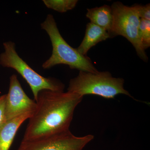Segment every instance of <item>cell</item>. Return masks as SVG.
Segmentation results:
<instances>
[{
    "instance_id": "1",
    "label": "cell",
    "mask_w": 150,
    "mask_h": 150,
    "mask_svg": "<svg viewBox=\"0 0 150 150\" xmlns=\"http://www.w3.org/2000/svg\"><path fill=\"white\" fill-rule=\"evenodd\" d=\"M83 98L69 91H40L23 140L34 139L69 130L75 108Z\"/></svg>"
},
{
    "instance_id": "2",
    "label": "cell",
    "mask_w": 150,
    "mask_h": 150,
    "mask_svg": "<svg viewBox=\"0 0 150 150\" xmlns=\"http://www.w3.org/2000/svg\"><path fill=\"white\" fill-rule=\"evenodd\" d=\"M40 26L48 33L53 47L51 57L42 65L43 69H49L61 64L79 71L99 72L88 57L79 53L76 48L70 46L62 37L52 15H48Z\"/></svg>"
},
{
    "instance_id": "3",
    "label": "cell",
    "mask_w": 150,
    "mask_h": 150,
    "mask_svg": "<svg viewBox=\"0 0 150 150\" xmlns=\"http://www.w3.org/2000/svg\"><path fill=\"white\" fill-rule=\"evenodd\" d=\"M124 83L123 79L113 77L109 72L92 73L79 71L78 76L70 81L67 90L82 97L92 94L111 99L122 94L132 97L124 88Z\"/></svg>"
},
{
    "instance_id": "4",
    "label": "cell",
    "mask_w": 150,
    "mask_h": 150,
    "mask_svg": "<svg viewBox=\"0 0 150 150\" xmlns=\"http://www.w3.org/2000/svg\"><path fill=\"white\" fill-rule=\"evenodd\" d=\"M3 46L4 51L0 55V65L13 69L21 75L30 87L35 101L41 91H64L65 86L61 81L53 78L43 77L30 67L18 54L14 43L7 41L3 43Z\"/></svg>"
},
{
    "instance_id": "5",
    "label": "cell",
    "mask_w": 150,
    "mask_h": 150,
    "mask_svg": "<svg viewBox=\"0 0 150 150\" xmlns=\"http://www.w3.org/2000/svg\"><path fill=\"white\" fill-rule=\"evenodd\" d=\"M113 21L109 33L110 38L121 35L126 38L135 48L137 55L144 62L148 57L143 48L139 35L140 18L134 6L124 5L121 2H115L111 6Z\"/></svg>"
},
{
    "instance_id": "6",
    "label": "cell",
    "mask_w": 150,
    "mask_h": 150,
    "mask_svg": "<svg viewBox=\"0 0 150 150\" xmlns=\"http://www.w3.org/2000/svg\"><path fill=\"white\" fill-rule=\"evenodd\" d=\"M94 136H74L69 130L34 139L22 141L18 150H82Z\"/></svg>"
},
{
    "instance_id": "7",
    "label": "cell",
    "mask_w": 150,
    "mask_h": 150,
    "mask_svg": "<svg viewBox=\"0 0 150 150\" xmlns=\"http://www.w3.org/2000/svg\"><path fill=\"white\" fill-rule=\"evenodd\" d=\"M36 103L30 99L22 88L16 75L11 76L9 88L6 98L5 110V121L29 112H34Z\"/></svg>"
},
{
    "instance_id": "8",
    "label": "cell",
    "mask_w": 150,
    "mask_h": 150,
    "mask_svg": "<svg viewBox=\"0 0 150 150\" xmlns=\"http://www.w3.org/2000/svg\"><path fill=\"white\" fill-rule=\"evenodd\" d=\"M33 112H29L5 121L0 126V150H9L18 130Z\"/></svg>"
},
{
    "instance_id": "9",
    "label": "cell",
    "mask_w": 150,
    "mask_h": 150,
    "mask_svg": "<svg viewBox=\"0 0 150 150\" xmlns=\"http://www.w3.org/2000/svg\"><path fill=\"white\" fill-rule=\"evenodd\" d=\"M109 38V34L105 30L91 22L88 23L87 24L84 37L77 50L81 54L87 56L92 47Z\"/></svg>"
},
{
    "instance_id": "10",
    "label": "cell",
    "mask_w": 150,
    "mask_h": 150,
    "mask_svg": "<svg viewBox=\"0 0 150 150\" xmlns=\"http://www.w3.org/2000/svg\"><path fill=\"white\" fill-rule=\"evenodd\" d=\"M86 16L89 19L91 22L105 30L109 34L113 21L110 6L104 5L99 7L87 9Z\"/></svg>"
},
{
    "instance_id": "11",
    "label": "cell",
    "mask_w": 150,
    "mask_h": 150,
    "mask_svg": "<svg viewBox=\"0 0 150 150\" xmlns=\"http://www.w3.org/2000/svg\"><path fill=\"white\" fill-rule=\"evenodd\" d=\"M43 3L48 8L60 13H64L74 8L77 0H43Z\"/></svg>"
},
{
    "instance_id": "12",
    "label": "cell",
    "mask_w": 150,
    "mask_h": 150,
    "mask_svg": "<svg viewBox=\"0 0 150 150\" xmlns=\"http://www.w3.org/2000/svg\"><path fill=\"white\" fill-rule=\"evenodd\" d=\"M139 35L142 46L146 50L150 46V21L140 18Z\"/></svg>"
},
{
    "instance_id": "13",
    "label": "cell",
    "mask_w": 150,
    "mask_h": 150,
    "mask_svg": "<svg viewBox=\"0 0 150 150\" xmlns=\"http://www.w3.org/2000/svg\"><path fill=\"white\" fill-rule=\"evenodd\" d=\"M140 18L150 21V4L146 5H134Z\"/></svg>"
},
{
    "instance_id": "14",
    "label": "cell",
    "mask_w": 150,
    "mask_h": 150,
    "mask_svg": "<svg viewBox=\"0 0 150 150\" xmlns=\"http://www.w3.org/2000/svg\"><path fill=\"white\" fill-rule=\"evenodd\" d=\"M6 94L0 96V126L6 121L5 110Z\"/></svg>"
}]
</instances>
